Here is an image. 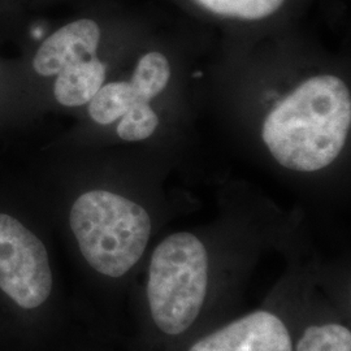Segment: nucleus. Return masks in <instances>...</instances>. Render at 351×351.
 Segmentation results:
<instances>
[{
	"mask_svg": "<svg viewBox=\"0 0 351 351\" xmlns=\"http://www.w3.org/2000/svg\"><path fill=\"white\" fill-rule=\"evenodd\" d=\"M50 247L33 219L0 207V351H47L60 324Z\"/></svg>",
	"mask_w": 351,
	"mask_h": 351,
	"instance_id": "1",
	"label": "nucleus"
},
{
	"mask_svg": "<svg viewBox=\"0 0 351 351\" xmlns=\"http://www.w3.org/2000/svg\"><path fill=\"white\" fill-rule=\"evenodd\" d=\"M351 128V91L336 75H311L264 116L261 136L269 155L294 172H319L339 159Z\"/></svg>",
	"mask_w": 351,
	"mask_h": 351,
	"instance_id": "2",
	"label": "nucleus"
},
{
	"mask_svg": "<svg viewBox=\"0 0 351 351\" xmlns=\"http://www.w3.org/2000/svg\"><path fill=\"white\" fill-rule=\"evenodd\" d=\"M68 228L88 271L101 281L121 280L136 267L151 236L149 213L108 189H88L68 210Z\"/></svg>",
	"mask_w": 351,
	"mask_h": 351,
	"instance_id": "3",
	"label": "nucleus"
},
{
	"mask_svg": "<svg viewBox=\"0 0 351 351\" xmlns=\"http://www.w3.org/2000/svg\"><path fill=\"white\" fill-rule=\"evenodd\" d=\"M210 256L195 234H169L151 255L147 301L154 324L169 336L186 332L201 314L208 293Z\"/></svg>",
	"mask_w": 351,
	"mask_h": 351,
	"instance_id": "4",
	"label": "nucleus"
},
{
	"mask_svg": "<svg viewBox=\"0 0 351 351\" xmlns=\"http://www.w3.org/2000/svg\"><path fill=\"white\" fill-rule=\"evenodd\" d=\"M171 75V63L163 52L149 51L139 58L129 80L133 86L132 104L116 128L120 139L141 142L155 134L159 116L150 103L167 88Z\"/></svg>",
	"mask_w": 351,
	"mask_h": 351,
	"instance_id": "5",
	"label": "nucleus"
},
{
	"mask_svg": "<svg viewBox=\"0 0 351 351\" xmlns=\"http://www.w3.org/2000/svg\"><path fill=\"white\" fill-rule=\"evenodd\" d=\"M189 351H294L288 326L271 311H254L198 339Z\"/></svg>",
	"mask_w": 351,
	"mask_h": 351,
	"instance_id": "6",
	"label": "nucleus"
},
{
	"mask_svg": "<svg viewBox=\"0 0 351 351\" xmlns=\"http://www.w3.org/2000/svg\"><path fill=\"white\" fill-rule=\"evenodd\" d=\"M101 40V27L95 20H73L42 42L33 59V69L42 77H55L64 68L95 56Z\"/></svg>",
	"mask_w": 351,
	"mask_h": 351,
	"instance_id": "7",
	"label": "nucleus"
},
{
	"mask_svg": "<svg viewBox=\"0 0 351 351\" xmlns=\"http://www.w3.org/2000/svg\"><path fill=\"white\" fill-rule=\"evenodd\" d=\"M55 77V99L64 107L75 108L88 104L106 84L107 66L95 55L64 68Z\"/></svg>",
	"mask_w": 351,
	"mask_h": 351,
	"instance_id": "8",
	"label": "nucleus"
},
{
	"mask_svg": "<svg viewBox=\"0 0 351 351\" xmlns=\"http://www.w3.org/2000/svg\"><path fill=\"white\" fill-rule=\"evenodd\" d=\"M290 0H190L202 12L241 24H261L275 19Z\"/></svg>",
	"mask_w": 351,
	"mask_h": 351,
	"instance_id": "9",
	"label": "nucleus"
},
{
	"mask_svg": "<svg viewBox=\"0 0 351 351\" xmlns=\"http://www.w3.org/2000/svg\"><path fill=\"white\" fill-rule=\"evenodd\" d=\"M130 90L129 81H111L104 84L88 101V112L91 120L103 126L119 121L129 108Z\"/></svg>",
	"mask_w": 351,
	"mask_h": 351,
	"instance_id": "10",
	"label": "nucleus"
},
{
	"mask_svg": "<svg viewBox=\"0 0 351 351\" xmlns=\"http://www.w3.org/2000/svg\"><path fill=\"white\" fill-rule=\"evenodd\" d=\"M295 351H351L350 329L339 323L307 326Z\"/></svg>",
	"mask_w": 351,
	"mask_h": 351,
	"instance_id": "11",
	"label": "nucleus"
}]
</instances>
